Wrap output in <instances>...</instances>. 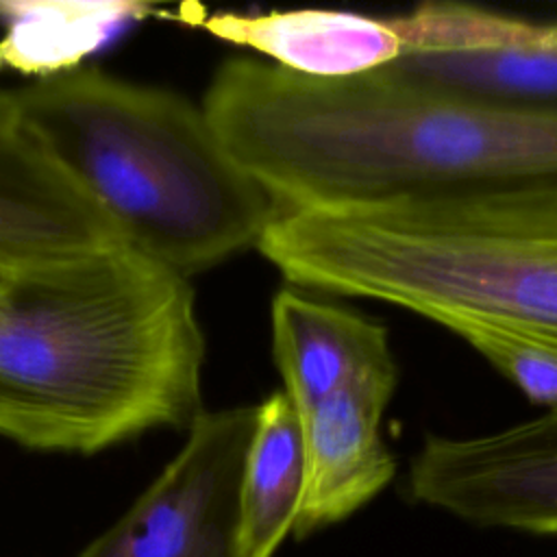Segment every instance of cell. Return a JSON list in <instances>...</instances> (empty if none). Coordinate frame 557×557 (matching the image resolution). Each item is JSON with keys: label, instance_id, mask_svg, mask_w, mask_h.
<instances>
[{"label": "cell", "instance_id": "cell-15", "mask_svg": "<svg viewBox=\"0 0 557 557\" xmlns=\"http://www.w3.org/2000/svg\"><path fill=\"white\" fill-rule=\"evenodd\" d=\"M9 276H11V270H4V268H0V292H2V287L7 285Z\"/></svg>", "mask_w": 557, "mask_h": 557}, {"label": "cell", "instance_id": "cell-13", "mask_svg": "<svg viewBox=\"0 0 557 557\" xmlns=\"http://www.w3.org/2000/svg\"><path fill=\"white\" fill-rule=\"evenodd\" d=\"M148 11L135 2H0L9 35L0 41V65L46 76L74 70L128 20Z\"/></svg>", "mask_w": 557, "mask_h": 557}, {"label": "cell", "instance_id": "cell-4", "mask_svg": "<svg viewBox=\"0 0 557 557\" xmlns=\"http://www.w3.org/2000/svg\"><path fill=\"white\" fill-rule=\"evenodd\" d=\"M11 94L122 244L187 278L257 246L278 211L224 150L202 107L178 94L96 67L44 76Z\"/></svg>", "mask_w": 557, "mask_h": 557}, {"label": "cell", "instance_id": "cell-11", "mask_svg": "<svg viewBox=\"0 0 557 557\" xmlns=\"http://www.w3.org/2000/svg\"><path fill=\"white\" fill-rule=\"evenodd\" d=\"M213 37L255 50L307 78H352L376 72L403 52L394 17L333 9L213 13L198 20Z\"/></svg>", "mask_w": 557, "mask_h": 557}, {"label": "cell", "instance_id": "cell-1", "mask_svg": "<svg viewBox=\"0 0 557 557\" xmlns=\"http://www.w3.org/2000/svg\"><path fill=\"white\" fill-rule=\"evenodd\" d=\"M202 111L278 209L440 198L557 178V117L440 94L376 70L307 78L218 67Z\"/></svg>", "mask_w": 557, "mask_h": 557}, {"label": "cell", "instance_id": "cell-3", "mask_svg": "<svg viewBox=\"0 0 557 557\" xmlns=\"http://www.w3.org/2000/svg\"><path fill=\"white\" fill-rule=\"evenodd\" d=\"M259 252L294 285L557 335V178L440 198L278 209Z\"/></svg>", "mask_w": 557, "mask_h": 557}, {"label": "cell", "instance_id": "cell-10", "mask_svg": "<svg viewBox=\"0 0 557 557\" xmlns=\"http://www.w3.org/2000/svg\"><path fill=\"white\" fill-rule=\"evenodd\" d=\"M270 326L283 392L298 411L348 385L396 379L387 329L352 309L281 289L272 298Z\"/></svg>", "mask_w": 557, "mask_h": 557}, {"label": "cell", "instance_id": "cell-7", "mask_svg": "<svg viewBox=\"0 0 557 557\" xmlns=\"http://www.w3.org/2000/svg\"><path fill=\"white\" fill-rule=\"evenodd\" d=\"M407 492L476 527L557 533V411L474 435H429Z\"/></svg>", "mask_w": 557, "mask_h": 557}, {"label": "cell", "instance_id": "cell-12", "mask_svg": "<svg viewBox=\"0 0 557 557\" xmlns=\"http://www.w3.org/2000/svg\"><path fill=\"white\" fill-rule=\"evenodd\" d=\"M305 490L302 418L285 392L257 405L242 483L244 557H272L294 533Z\"/></svg>", "mask_w": 557, "mask_h": 557}, {"label": "cell", "instance_id": "cell-14", "mask_svg": "<svg viewBox=\"0 0 557 557\" xmlns=\"http://www.w3.org/2000/svg\"><path fill=\"white\" fill-rule=\"evenodd\" d=\"M529 400L557 411V335L483 318H453L444 322Z\"/></svg>", "mask_w": 557, "mask_h": 557}, {"label": "cell", "instance_id": "cell-2", "mask_svg": "<svg viewBox=\"0 0 557 557\" xmlns=\"http://www.w3.org/2000/svg\"><path fill=\"white\" fill-rule=\"evenodd\" d=\"M187 276L124 244L11 272L0 292V435L96 453L200 409Z\"/></svg>", "mask_w": 557, "mask_h": 557}, {"label": "cell", "instance_id": "cell-5", "mask_svg": "<svg viewBox=\"0 0 557 557\" xmlns=\"http://www.w3.org/2000/svg\"><path fill=\"white\" fill-rule=\"evenodd\" d=\"M257 405L200 411L176 457L78 557H244L242 483Z\"/></svg>", "mask_w": 557, "mask_h": 557}, {"label": "cell", "instance_id": "cell-6", "mask_svg": "<svg viewBox=\"0 0 557 557\" xmlns=\"http://www.w3.org/2000/svg\"><path fill=\"white\" fill-rule=\"evenodd\" d=\"M403 52L381 67L440 94L557 117V20L535 22L466 2L394 15Z\"/></svg>", "mask_w": 557, "mask_h": 557}, {"label": "cell", "instance_id": "cell-8", "mask_svg": "<svg viewBox=\"0 0 557 557\" xmlns=\"http://www.w3.org/2000/svg\"><path fill=\"white\" fill-rule=\"evenodd\" d=\"M122 244L0 91V268L61 263Z\"/></svg>", "mask_w": 557, "mask_h": 557}, {"label": "cell", "instance_id": "cell-9", "mask_svg": "<svg viewBox=\"0 0 557 557\" xmlns=\"http://www.w3.org/2000/svg\"><path fill=\"white\" fill-rule=\"evenodd\" d=\"M394 389L396 379H372L300 411L305 490L296 537L348 518L392 481L396 461L379 429Z\"/></svg>", "mask_w": 557, "mask_h": 557}]
</instances>
